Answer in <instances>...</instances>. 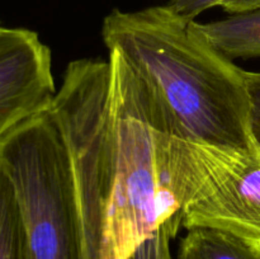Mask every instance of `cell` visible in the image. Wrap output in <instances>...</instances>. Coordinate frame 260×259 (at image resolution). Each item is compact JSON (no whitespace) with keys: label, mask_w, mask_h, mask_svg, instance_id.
<instances>
[{"label":"cell","mask_w":260,"mask_h":259,"mask_svg":"<svg viewBox=\"0 0 260 259\" xmlns=\"http://www.w3.org/2000/svg\"><path fill=\"white\" fill-rule=\"evenodd\" d=\"M51 50L25 28L0 29V139L50 109L56 95Z\"/></svg>","instance_id":"5"},{"label":"cell","mask_w":260,"mask_h":259,"mask_svg":"<svg viewBox=\"0 0 260 259\" xmlns=\"http://www.w3.org/2000/svg\"><path fill=\"white\" fill-rule=\"evenodd\" d=\"M249 95H250V135L254 145L260 151V73L246 71Z\"/></svg>","instance_id":"10"},{"label":"cell","mask_w":260,"mask_h":259,"mask_svg":"<svg viewBox=\"0 0 260 259\" xmlns=\"http://www.w3.org/2000/svg\"><path fill=\"white\" fill-rule=\"evenodd\" d=\"M198 32L229 58L260 57V8L210 23L194 22Z\"/></svg>","instance_id":"6"},{"label":"cell","mask_w":260,"mask_h":259,"mask_svg":"<svg viewBox=\"0 0 260 259\" xmlns=\"http://www.w3.org/2000/svg\"><path fill=\"white\" fill-rule=\"evenodd\" d=\"M156 150L187 230L208 228L260 253V151L155 131Z\"/></svg>","instance_id":"4"},{"label":"cell","mask_w":260,"mask_h":259,"mask_svg":"<svg viewBox=\"0 0 260 259\" xmlns=\"http://www.w3.org/2000/svg\"><path fill=\"white\" fill-rule=\"evenodd\" d=\"M0 259H25L22 220L12 184L0 170Z\"/></svg>","instance_id":"8"},{"label":"cell","mask_w":260,"mask_h":259,"mask_svg":"<svg viewBox=\"0 0 260 259\" xmlns=\"http://www.w3.org/2000/svg\"><path fill=\"white\" fill-rule=\"evenodd\" d=\"M109 83L81 95L65 135L79 203L103 225V259H128L160 225L180 218L156 150L161 118L118 51H108Z\"/></svg>","instance_id":"1"},{"label":"cell","mask_w":260,"mask_h":259,"mask_svg":"<svg viewBox=\"0 0 260 259\" xmlns=\"http://www.w3.org/2000/svg\"><path fill=\"white\" fill-rule=\"evenodd\" d=\"M177 259H260V253L230 234L194 228L180 241Z\"/></svg>","instance_id":"7"},{"label":"cell","mask_w":260,"mask_h":259,"mask_svg":"<svg viewBox=\"0 0 260 259\" xmlns=\"http://www.w3.org/2000/svg\"><path fill=\"white\" fill-rule=\"evenodd\" d=\"M228 2L230 0H170L169 5L182 17L194 20L196 17L206 10L216 7L221 8Z\"/></svg>","instance_id":"11"},{"label":"cell","mask_w":260,"mask_h":259,"mask_svg":"<svg viewBox=\"0 0 260 259\" xmlns=\"http://www.w3.org/2000/svg\"><path fill=\"white\" fill-rule=\"evenodd\" d=\"M0 29H2V24H0Z\"/></svg>","instance_id":"12"},{"label":"cell","mask_w":260,"mask_h":259,"mask_svg":"<svg viewBox=\"0 0 260 259\" xmlns=\"http://www.w3.org/2000/svg\"><path fill=\"white\" fill-rule=\"evenodd\" d=\"M0 170L17 201L25 259H84L70 157L50 109L0 139Z\"/></svg>","instance_id":"3"},{"label":"cell","mask_w":260,"mask_h":259,"mask_svg":"<svg viewBox=\"0 0 260 259\" xmlns=\"http://www.w3.org/2000/svg\"><path fill=\"white\" fill-rule=\"evenodd\" d=\"M182 226L179 218H172L161 223L160 228L144 241L128 259H172L170 240L174 238Z\"/></svg>","instance_id":"9"},{"label":"cell","mask_w":260,"mask_h":259,"mask_svg":"<svg viewBox=\"0 0 260 259\" xmlns=\"http://www.w3.org/2000/svg\"><path fill=\"white\" fill-rule=\"evenodd\" d=\"M194 22L169 4L136 12L114 9L104 18L102 38L136 74L167 134L255 150L246 71L212 47Z\"/></svg>","instance_id":"2"}]
</instances>
